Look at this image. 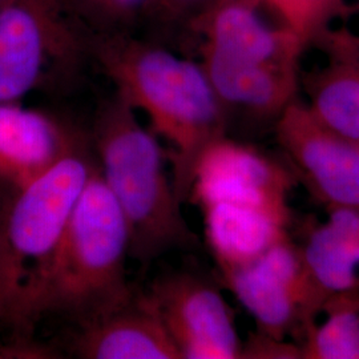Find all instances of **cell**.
<instances>
[{"instance_id":"cell-25","label":"cell","mask_w":359,"mask_h":359,"mask_svg":"<svg viewBox=\"0 0 359 359\" xmlns=\"http://www.w3.org/2000/svg\"><path fill=\"white\" fill-rule=\"evenodd\" d=\"M358 1H359V0H358Z\"/></svg>"},{"instance_id":"cell-2","label":"cell","mask_w":359,"mask_h":359,"mask_svg":"<svg viewBox=\"0 0 359 359\" xmlns=\"http://www.w3.org/2000/svg\"><path fill=\"white\" fill-rule=\"evenodd\" d=\"M128 229L97 164L47 266L29 289L20 332L55 316L74 326L115 308L133 293L126 264Z\"/></svg>"},{"instance_id":"cell-20","label":"cell","mask_w":359,"mask_h":359,"mask_svg":"<svg viewBox=\"0 0 359 359\" xmlns=\"http://www.w3.org/2000/svg\"><path fill=\"white\" fill-rule=\"evenodd\" d=\"M7 203V201H6ZM6 203L0 198V326H13V302L8 277H7V258L3 237V216Z\"/></svg>"},{"instance_id":"cell-7","label":"cell","mask_w":359,"mask_h":359,"mask_svg":"<svg viewBox=\"0 0 359 359\" xmlns=\"http://www.w3.org/2000/svg\"><path fill=\"white\" fill-rule=\"evenodd\" d=\"M295 179L330 209L359 210V144L326 128L298 99L274 123Z\"/></svg>"},{"instance_id":"cell-4","label":"cell","mask_w":359,"mask_h":359,"mask_svg":"<svg viewBox=\"0 0 359 359\" xmlns=\"http://www.w3.org/2000/svg\"><path fill=\"white\" fill-rule=\"evenodd\" d=\"M95 167L90 139L83 136L56 164L7 200L3 237L13 329L20 330L27 294L47 266Z\"/></svg>"},{"instance_id":"cell-15","label":"cell","mask_w":359,"mask_h":359,"mask_svg":"<svg viewBox=\"0 0 359 359\" xmlns=\"http://www.w3.org/2000/svg\"><path fill=\"white\" fill-rule=\"evenodd\" d=\"M317 39L329 62L306 79L305 104L322 126L359 144V52L334 34L322 32Z\"/></svg>"},{"instance_id":"cell-8","label":"cell","mask_w":359,"mask_h":359,"mask_svg":"<svg viewBox=\"0 0 359 359\" xmlns=\"http://www.w3.org/2000/svg\"><path fill=\"white\" fill-rule=\"evenodd\" d=\"M147 292L181 359H241L233 310L215 283L180 270L158 276Z\"/></svg>"},{"instance_id":"cell-13","label":"cell","mask_w":359,"mask_h":359,"mask_svg":"<svg viewBox=\"0 0 359 359\" xmlns=\"http://www.w3.org/2000/svg\"><path fill=\"white\" fill-rule=\"evenodd\" d=\"M81 133L53 116L0 103V184L13 192L56 164Z\"/></svg>"},{"instance_id":"cell-16","label":"cell","mask_w":359,"mask_h":359,"mask_svg":"<svg viewBox=\"0 0 359 359\" xmlns=\"http://www.w3.org/2000/svg\"><path fill=\"white\" fill-rule=\"evenodd\" d=\"M309 228L301 253L316 283L330 295L359 290V210L330 209Z\"/></svg>"},{"instance_id":"cell-17","label":"cell","mask_w":359,"mask_h":359,"mask_svg":"<svg viewBox=\"0 0 359 359\" xmlns=\"http://www.w3.org/2000/svg\"><path fill=\"white\" fill-rule=\"evenodd\" d=\"M321 314L299 339L302 359H359V290L330 295Z\"/></svg>"},{"instance_id":"cell-3","label":"cell","mask_w":359,"mask_h":359,"mask_svg":"<svg viewBox=\"0 0 359 359\" xmlns=\"http://www.w3.org/2000/svg\"><path fill=\"white\" fill-rule=\"evenodd\" d=\"M90 149L128 229L129 258L142 268L177 249L197 244L168 177L154 135L117 95L102 104L92 126Z\"/></svg>"},{"instance_id":"cell-5","label":"cell","mask_w":359,"mask_h":359,"mask_svg":"<svg viewBox=\"0 0 359 359\" xmlns=\"http://www.w3.org/2000/svg\"><path fill=\"white\" fill-rule=\"evenodd\" d=\"M83 43L65 0L0 3V103L26 95L76 68Z\"/></svg>"},{"instance_id":"cell-9","label":"cell","mask_w":359,"mask_h":359,"mask_svg":"<svg viewBox=\"0 0 359 359\" xmlns=\"http://www.w3.org/2000/svg\"><path fill=\"white\" fill-rule=\"evenodd\" d=\"M294 184L290 168L255 147L225 136L201 157L189 198L198 206L231 203L292 213L289 194Z\"/></svg>"},{"instance_id":"cell-1","label":"cell","mask_w":359,"mask_h":359,"mask_svg":"<svg viewBox=\"0 0 359 359\" xmlns=\"http://www.w3.org/2000/svg\"><path fill=\"white\" fill-rule=\"evenodd\" d=\"M93 56L116 95L135 112L148 116L154 133L169 142L172 182L185 203L201 157L228 136V117L203 65L120 35L99 39Z\"/></svg>"},{"instance_id":"cell-6","label":"cell","mask_w":359,"mask_h":359,"mask_svg":"<svg viewBox=\"0 0 359 359\" xmlns=\"http://www.w3.org/2000/svg\"><path fill=\"white\" fill-rule=\"evenodd\" d=\"M219 274L253 317L257 332L276 339H286L293 333L301 339L309 326L317 321L327 299L310 274L299 245L292 238Z\"/></svg>"},{"instance_id":"cell-10","label":"cell","mask_w":359,"mask_h":359,"mask_svg":"<svg viewBox=\"0 0 359 359\" xmlns=\"http://www.w3.org/2000/svg\"><path fill=\"white\" fill-rule=\"evenodd\" d=\"M81 359H181L148 292L133 290L103 314L74 326L67 342Z\"/></svg>"},{"instance_id":"cell-24","label":"cell","mask_w":359,"mask_h":359,"mask_svg":"<svg viewBox=\"0 0 359 359\" xmlns=\"http://www.w3.org/2000/svg\"><path fill=\"white\" fill-rule=\"evenodd\" d=\"M1 1H3V0H0V3H1Z\"/></svg>"},{"instance_id":"cell-21","label":"cell","mask_w":359,"mask_h":359,"mask_svg":"<svg viewBox=\"0 0 359 359\" xmlns=\"http://www.w3.org/2000/svg\"><path fill=\"white\" fill-rule=\"evenodd\" d=\"M210 1L212 0H151L148 8L168 19H179L185 16L192 19Z\"/></svg>"},{"instance_id":"cell-18","label":"cell","mask_w":359,"mask_h":359,"mask_svg":"<svg viewBox=\"0 0 359 359\" xmlns=\"http://www.w3.org/2000/svg\"><path fill=\"white\" fill-rule=\"evenodd\" d=\"M261 3L306 44L325 31L326 22L338 6V0H261Z\"/></svg>"},{"instance_id":"cell-11","label":"cell","mask_w":359,"mask_h":359,"mask_svg":"<svg viewBox=\"0 0 359 359\" xmlns=\"http://www.w3.org/2000/svg\"><path fill=\"white\" fill-rule=\"evenodd\" d=\"M261 0H212L191 19L205 47L240 60L299 65L306 43L285 25L273 26L259 11Z\"/></svg>"},{"instance_id":"cell-14","label":"cell","mask_w":359,"mask_h":359,"mask_svg":"<svg viewBox=\"0 0 359 359\" xmlns=\"http://www.w3.org/2000/svg\"><path fill=\"white\" fill-rule=\"evenodd\" d=\"M200 209L219 271L246 264L290 238L292 213L231 203H208Z\"/></svg>"},{"instance_id":"cell-12","label":"cell","mask_w":359,"mask_h":359,"mask_svg":"<svg viewBox=\"0 0 359 359\" xmlns=\"http://www.w3.org/2000/svg\"><path fill=\"white\" fill-rule=\"evenodd\" d=\"M201 65L219 103L229 114L255 121H273L294 102L299 76L295 65H264L240 60L201 47Z\"/></svg>"},{"instance_id":"cell-22","label":"cell","mask_w":359,"mask_h":359,"mask_svg":"<svg viewBox=\"0 0 359 359\" xmlns=\"http://www.w3.org/2000/svg\"><path fill=\"white\" fill-rule=\"evenodd\" d=\"M90 8L109 19L123 20L133 13L147 10L151 0H86Z\"/></svg>"},{"instance_id":"cell-19","label":"cell","mask_w":359,"mask_h":359,"mask_svg":"<svg viewBox=\"0 0 359 359\" xmlns=\"http://www.w3.org/2000/svg\"><path fill=\"white\" fill-rule=\"evenodd\" d=\"M241 359H302V351L298 342L276 339L257 332L243 341Z\"/></svg>"},{"instance_id":"cell-23","label":"cell","mask_w":359,"mask_h":359,"mask_svg":"<svg viewBox=\"0 0 359 359\" xmlns=\"http://www.w3.org/2000/svg\"><path fill=\"white\" fill-rule=\"evenodd\" d=\"M334 35L339 39L342 43H345L347 47H350L354 51L359 52V35H351V34H346V32L334 34Z\"/></svg>"}]
</instances>
